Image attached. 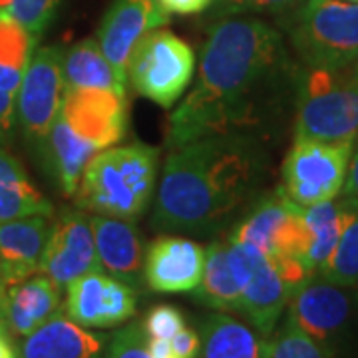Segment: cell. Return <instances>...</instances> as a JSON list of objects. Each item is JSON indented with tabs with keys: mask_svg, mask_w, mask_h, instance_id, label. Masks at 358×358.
I'll list each match as a JSON object with an SVG mask.
<instances>
[{
	"mask_svg": "<svg viewBox=\"0 0 358 358\" xmlns=\"http://www.w3.org/2000/svg\"><path fill=\"white\" fill-rule=\"evenodd\" d=\"M348 2H358V0H348Z\"/></svg>",
	"mask_w": 358,
	"mask_h": 358,
	"instance_id": "cell-42",
	"label": "cell"
},
{
	"mask_svg": "<svg viewBox=\"0 0 358 358\" xmlns=\"http://www.w3.org/2000/svg\"><path fill=\"white\" fill-rule=\"evenodd\" d=\"M16 122V96L0 88V141H4Z\"/></svg>",
	"mask_w": 358,
	"mask_h": 358,
	"instance_id": "cell-34",
	"label": "cell"
},
{
	"mask_svg": "<svg viewBox=\"0 0 358 358\" xmlns=\"http://www.w3.org/2000/svg\"><path fill=\"white\" fill-rule=\"evenodd\" d=\"M143 331L148 338H157V341H171L176 334L187 327L181 310L173 305H157L154 307L143 320Z\"/></svg>",
	"mask_w": 358,
	"mask_h": 358,
	"instance_id": "cell-31",
	"label": "cell"
},
{
	"mask_svg": "<svg viewBox=\"0 0 358 358\" xmlns=\"http://www.w3.org/2000/svg\"><path fill=\"white\" fill-rule=\"evenodd\" d=\"M60 115L98 152L117 145L128 131V96L102 88H66Z\"/></svg>",
	"mask_w": 358,
	"mask_h": 358,
	"instance_id": "cell-11",
	"label": "cell"
},
{
	"mask_svg": "<svg viewBox=\"0 0 358 358\" xmlns=\"http://www.w3.org/2000/svg\"><path fill=\"white\" fill-rule=\"evenodd\" d=\"M352 74H355V78H357V82H358V62L352 66Z\"/></svg>",
	"mask_w": 358,
	"mask_h": 358,
	"instance_id": "cell-41",
	"label": "cell"
},
{
	"mask_svg": "<svg viewBox=\"0 0 358 358\" xmlns=\"http://www.w3.org/2000/svg\"><path fill=\"white\" fill-rule=\"evenodd\" d=\"M36 38L20 22L0 14V88L14 96L36 52Z\"/></svg>",
	"mask_w": 358,
	"mask_h": 358,
	"instance_id": "cell-26",
	"label": "cell"
},
{
	"mask_svg": "<svg viewBox=\"0 0 358 358\" xmlns=\"http://www.w3.org/2000/svg\"><path fill=\"white\" fill-rule=\"evenodd\" d=\"M159 150L134 141L112 145L90 159L78 183L80 209L106 217L138 221L157 189Z\"/></svg>",
	"mask_w": 358,
	"mask_h": 358,
	"instance_id": "cell-3",
	"label": "cell"
},
{
	"mask_svg": "<svg viewBox=\"0 0 358 358\" xmlns=\"http://www.w3.org/2000/svg\"><path fill=\"white\" fill-rule=\"evenodd\" d=\"M169 345L173 346V350L181 358H197L199 346H201V336L195 333L189 327H183L171 341Z\"/></svg>",
	"mask_w": 358,
	"mask_h": 358,
	"instance_id": "cell-33",
	"label": "cell"
},
{
	"mask_svg": "<svg viewBox=\"0 0 358 358\" xmlns=\"http://www.w3.org/2000/svg\"><path fill=\"white\" fill-rule=\"evenodd\" d=\"M350 289L352 287L327 281L315 273L291 294L287 319L293 320L303 333L334 357L336 346L345 338L355 308Z\"/></svg>",
	"mask_w": 358,
	"mask_h": 358,
	"instance_id": "cell-8",
	"label": "cell"
},
{
	"mask_svg": "<svg viewBox=\"0 0 358 358\" xmlns=\"http://www.w3.org/2000/svg\"><path fill=\"white\" fill-rule=\"evenodd\" d=\"M50 225L48 215H26L0 223V277L6 289L40 273Z\"/></svg>",
	"mask_w": 358,
	"mask_h": 358,
	"instance_id": "cell-15",
	"label": "cell"
},
{
	"mask_svg": "<svg viewBox=\"0 0 358 358\" xmlns=\"http://www.w3.org/2000/svg\"><path fill=\"white\" fill-rule=\"evenodd\" d=\"M26 215H54L52 203L32 185L20 162L0 145V223Z\"/></svg>",
	"mask_w": 358,
	"mask_h": 358,
	"instance_id": "cell-24",
	"label": "cell"
},
{
	"mask_svg": "<svg viewBox=\"0 0 358 358\" xmlns=\"http://www.w3.org/2000/svg\"><path fill=\"white\" fill-rule=\"evenodd\" d=\"M169 16L171 14H199L207 10L213 0H157Z\"/></svg>",
	"mask_w": 358,
	"mask_h": 358,
	"instance_id": "cell-35",
	"label": "cell"
},
{
	"mask_svg": "<svg viewBox=\"0 0 358 358\" xmlns=\"http://www.w3.org/2000/svg\"><path fill=\"white\" fill-rule=\"evenodd\" d=\"M169 22L157 0H114L98 28V44L114 70L128 82L126 66L138 40Z\"/></svg>",
	"mask_w": 358,
	"mask_h": 358,
	"instance_id": "cell-14",
	"label": "cell"
},
{
	"mask_svg": "<svg viewBox=\"0 0 358 358\" xmlns=\"http://www.w3.org/2000/svg\"><path fill=\"white\" fill-rule=\"evenodd\" d=\"M150 346V355L152 358H181L173 350V346L169 345V341H157V338H148Z\"/></svg>",
	"mask_w": 358,
	"mask_h": 358,
	"instance_id": "cell-38",
	"label": "cell"
},
{
	"mask_svg": "<svg viewBox=\"0 0 358 358\" xmlns=\"http://www.w3.org/2000/svg\"><path fill=\"white\" fill-rule=\"evenodd\" d=\"M293 294L279 267L259 251L249 275L241 285V315L265 336L275 333L281 315Z\"/></svg>",
	"mask_w": 358,
	"mask_h": 358,
	"instance_id": "cell-16",
	"label": "cell"
},
{
	"mask_svg": "<svg viewBox=\"0 0 358 358\" xmlns=\"http://www.w3.org/2000/svg\"><path fill=\"white\" fill-rule=\"evenodd\" d=\"M305 0H247L241 8V14H285L293 13Z\"/></svg>",
	"mask_w": 358,
	"mask_h": 358,
	"instance_id": "cell-32",
	"label": "cell"
},
{
	"mask_svg": "<svg viewBox=\"0 0 358 358\" xmlns=\"http://www.w3.org/2000/svg\"><path fill=\"white\" fill-rule=\"evenodd\" d=\"M343 209V229L336 247L317 271L327 281L343 287H358V201L350 195H338Z\"/></svg>",
	"mask_w": 358,
	"mask_h": 358,
	"instance_id": "cell-25",
	"label": "cell"
},
{
	"mask_svg": "<svg viewBox=\"0 0 358 358\" xmlns=\"http://www.w3.org/2000/svg\"><path fill=\"white\" fill-rule=\"evenodd\" d=\"M60 313L62 287L44 273H36L6 289L4 324L14 336L24 338Z\"/></svg>",
	"mask_w": 358,
	"mask_h": 358,
	"instance_id": "cell-17",
	"label": "cell"
},
{
	"mask_svg": "<svg viewBox=\"0 0 358 358\" xmlns=\"http://www.w3.org/2000/svg\"><path fill=\"white\" fill-rule=\"evenodd\" d=\"M296 76L275 26L243 14L217 18L205 38L192 90L169 115L167 148L227 134L267 140L287 94L296 90Z\"/></svg>",
	"mask_w": 358,
	"mask_h": 358,
	"instance_id": "cell-1",
	"label": "cell"
},
{
	"mask_svg": "<svg viewBox=\"0 0 358 358\" xmlns=\"http://www.w3.org/2000/svg\"><path fill=\"white\" fill-rule=\"evenodd\" d=\"M0 358H18V352L13 345V338L6 327H0Z\"/></svg>",
	"mask_w": 358,
	"mask_h": 358,
	"instance_id": "cell-39",
	"label": "cell"
},
{
	"mask_svg": "<svg viewBox=\"0 0 358 358\" xmlns=\"http://www.w3.org/2000/svg\"><path fill=\"white\" fill-rule=\"evenodd\" d=\"M303 217L308 231L307 267L315 275L331 257L341 237V229H343L341 199L336 197L313 207H303Z\"/></svg>",
	"mask_w": 358,
	"mask_h": 358,
	"instance_id": "cell-27",
	"label": "cell"
},
{
	"mask_svg": "<svg viewBox=\"0 0 358 358\" xmlns=\"http://www.w3.org/2000/svg\"><path fill=\"white\" fill-rule=\"evenodd\" d=\"M106 358H152L148 346V334L140 324H128L120 329L108 341Z\"/></svg>",
	"mask_w": 358,
	"mask_h": 358,
	"instance_id": "cell-30",
	"label": "cell"
},
{
	"mask_svg": "<svg viewBox=\"0 0 358 358\" xmlns=\"http://www.w3.org/2000/svg\"><path fill=\"white\" fill-rule=\"evenodd\" d=\"M64 315L84 329H114L136 315L131 285L98 268L66 287Z\"/></svg>",
	"mask_w": 358,
	"mask_h": 358,
	"instance_id": "cell-10",
	"label": "cell"
},
{
	"mask_svg": "<svg viewBox=\"0 0 358 358\" xmlns=\"http://www.w3.org/2000/svg\"><path fill=\"white\" fill-rule=\"evenodd\" d=\"M267 358H333L308 334H305L293 320L285 317L279 333L271 338Z\"/></svg>",
	"mask_w": 358,
	"mask_h": 358,
	"instance_id": "cell-28",
	"label": "cell"
},
{
	"mask_svg": "<svg viewBox=\"0 0 358 358\" xmlns=\"http://www.w3.org/2000/svg\"><path fill=\"white\" fill-rule=\"evenodd\" d=\"M247 0H213V16L223 18V16H233V14H241V8Z\"/></svg>",
	"mask_w": 358,
	"mask_h": 358,
	"instance_id": "cell-37",
	"label": "cell"
},
{
	"mask_svg": "<svg viewBox=\"0 0 358 358\" xmlns=\"http://www.w3.org/2000/svg\"><path fill=\"white\" fill-rule=\"evenodd\" d=\"M4 303H6V285L0 277V327H6L4 324Z\"/></svg>",
	"mask_w": 358,
	"mask_h": 358,
	"instance_id": "cell-40",
	"label": "cell"
},
{
	"mask_svg": "<svg viewBox=\"0 0 358 358\" xmlns=\"http://www.w3.org/2000/svg\"><path fill=\"white\" fill-rule=\"evenodd\" d=\"M205 249L197 241L179 235H159L143 255V281L162 294L193 293L201 282Z\"/></svg>",
	"mask_w": 358,
	"mask_h": 358,
	"instance_id": "cell-13",
	"label": "cell"
},
{
	"mask_svg": "<svg viewBox=\"0 0 358 358\" xmlns=\"http://www.w3.org/2000/svg\"><path fill=\"white\" fill-rule=\"evenodd\" d=\"M40 143L44 145V159L56 185L66 197H74L82 173L98 150L82 140L60 114L54 120L48 136Z\"/></svg>",
	"mask_w": 358,
	"mask_h": 358,
	"instance_id": "cell-21",
	"label": "cell"
},
{
	"mask_svg": "<svg viewBox=\"0 0 358 358\" xmlns=\"http://www.w3.org/2000/svg\"><path fill=\"white\" fill-rule=\"evenodd\" d=\"M355 141H322L294 136L282 159L281 189L299 207L336 199L346 183Z\"/></svg>",
	"mask_w": 358,
	"mask_h": 358,
	"instance_id": "cell-7",
	"label": "cell"
},
{
	"mask_svg": "<svg viewBox=\"0 0 358 358\" xmlns=\"http://www.w3.org/2000/svg\"><path fill=\"white\" fill-rule=\"evenodd\" d=\"M197 358H267L271 341L253 324L233 319L227 313H213L201 327Z\"/></svg>",
	"mask_w": 358,
	"mask_h": 358,
	"instance_id": "cell-20",
	"label": "cell"
},
{
	"mask_svg": "<svg viewBox=\"0 0 358 358\" xmlns=\"http://www.w3.org/2000/svg\"><path fill=\"white\" fill-rule=\"evenodd\" d=\"M108 336L92 333L66 315H56L24 336L18 358H106Z\"/></svg>",
	"mask_w": 358,
	"mask_h": 358,
	"instance_id": "cell-18",
	"label": "cell"
},
{
	"mask_svg": "<svg viewBox=\"0 0 358 358\" xmlns=\"http://www.w3.org/2000/svg\"><path fill=\"white\" fill-rule=\"evenodd\" d=\"M282 24L305 68L346 70L358 62V2L305 0Z\"/></svg>",
	"mask_w": 358,
	"mask_h": 358,
	"instance_id": "cell-4",
	"label": "cell"
},
{
	"mask_svg": "<svg viewBox=\"0 0 358 358\" xmlns=\"http://www.w3.org/2000/svg\"><path fill=\"white\" fill-rule=\"evenodd\" d=\"M268 178L265 140L241 134L205 136L169 148L155 189L152 227L211 235L255 201Z\"/></svg>",
	"mask_w": 358,
	"mask_h": 358,
	"instance_id": "cell-2",
	"label": "cell"
},
{
	"mask_svg": "<svg viewBox=\"0 0 358 358\" xmlns=\"http://www.w3.org/2000/svg\"><path fill=\"white\" fill-rule=\"evenodd\" d=\"M98 268L92 219L82 211H62L50 225L40 273L60 287H68L78 277Z\"/></svg>",
	"mask_w": 358,
	"mask_h": 358,
	"instance_id": "cell-12",
	"label": "cell"
},
{
	"mask_svg": "<svg viewBox=\"0 0 358 358\" xmlns=\"http://www.w3.org/2000/svg\"><path fill=\"white\" fill-rule=\"evenodd\" d=\"M193 296L219 313L241 310V285L231 263L229 241H217L205 249L203 277L195 287Z\"/></svg>",
	"mask_w": 358,
	"mask_h": 358,
	"instance_id": "cell-22",
	"label": "cell"
},
{
	"mask_svg": "<svg viewBox=\"0 0 358 358\" xmlns=\"http://www.w3.org/2000/svg\"><path fill=\"white\" fill-rule=\"evenodd\" d=\"M92 231L100 268L115 279L134 282L143 271V241L134 221L94 215Z\"/></svg>",
	"mask_w": 358,
	"mask_h": 358,
	"instance_id": "cell-19",
	"label": "cell"
},
{
	"mask_svg": "<svg viewBox=\"0 0 358 358\" xmlns=\"http://www.w3.org/2000/svg\"><path fill=\"white\" fill-rule=\"evenodd\" d=\"M60 0H0V14H6L24 26L28 32L40 36L50 24Z\"/></svg>",
	"mask_w": 358,
	"mask_h": 358,
	"instance_id": "cell-29",
	"label": "cell"
},
{
	"mask_svg": "<svg viewBox=\"0 0 358 358\" xmlns=\"http://www.w3.org/2000/svg\"><path fill=\"white\" fill-rule=\"evenodd\" d=\"M64 50L36 48L16 92V120L30 140L42 141L60 114L64 100Z\"/></svg>",
	"mask_w": 358,
	"mask_h": 358,
	"instance_id": "cell-9",
	"label": "cell"
},
{
	"mask_svg": "<svg viewBox=\"0 0 358 358\" xmlns=\"http://www.w3.org/2000/svg\"><path fill=\"white\" fill-rule=\"evenodd\" d=\"M294 136L322 141L358 138V82L352 68L299 70L294 90Z\"/></svg>",
	"mask_w": 358,
	"mask_h": 358,
	"instance_id": "cell-5",
	"label": "cell"
},
{
	"mask_svg": "<svg viewBox=\"0 0 358 358\" xmlns=\"http://www.w3.org/2000/svg\"><path fill=\"white\" fill-rule=\"evenodd\" d=\"M66 88H102L128 96V82L103 56L96 38H84L64 50Z\"/></svg>",
	"mask_w": 358,
	"mask_h": 358,
	"instance_id": "cell-23",
	"label": "cell"
},
{
	"mask_svg": "<svg viewBox=\"0 0 358 358\" xmlns=\"http://www.w3.org/2000/svg\"><path fill=\"white\" fill-rule=\"evenodd\" d=\"M128 86L136 94L169 110L183 98L195 74V52L167 28L143 34L129 54Z\"/></svg>",
	"mask_w": 358,
	"mask_h": 358,
	"instance_id": "cell-6",
	"label": "cell"
},
{
	"mask_svg": "<svg viewBox=\"0 0 358 358\" xmlns=\"http://www.w3.org/2000/svg\"><path fill=\"white\" fill-rule=\"evenodd\" d=\"M345 193L355 197L358 201V138L352 145V155H350V164H348V173H346Z\"/></svg>",
	"mask_w": 358,
	"mask_h": 358,
	"instance_id": "cell-36",
	"label": "cell"
}]
</instances>
